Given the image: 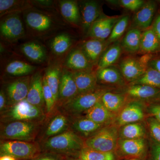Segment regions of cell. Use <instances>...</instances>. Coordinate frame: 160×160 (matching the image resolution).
<instances>
[{"label":"cell","mask_w":160,"mask_h":160,"mask_svg":"<svg viewBox=\"0 0 160 160\" xmlns=\"http://www.w3.org/2000/svg\"><path fill=\"white\" fill-rule=\"evenodd\" d=\"M39 143L42 152L66 157L79 156L85 147L84 139L70 129Z\"/></svg>","instance_id":"cell-1"},{"label":"cell","mask_w":160,"mask_h":160,"mask_svg":"<svg viewBox=\"0 0 160 160\" xmlns=\"http://www.w3.org/2000/svg\"><path fill=\"white\" fill-rule=\"evenodd\" d=\"M43 123L25 121L0 123V139L37 142Z\"/></svg>","instance_id":"cell-2"},{"label":"cell","mask_w":160,"mask_h":160,"mask_svg":"<svg viewBox=\"0 0 160 160\" xmlns=\"http://www.w3.org/2000/svg\"><path fill=\"white\" fill-rule=\"evenodd\" d=\"M46 118L43 109L33 106L25 99L7 107L0 113V123L15 121L43 123Z\"/></svg>","instance_id":"cell-3"},{"label":"cell","mask_w":160,"mask_h":160,"mask_svg":"<svg viewBox=\"0 0 160 160\" xmlns=\"http://www.w3.org/2000/svg\"><path fill=\"white\" fill-rule=\"evenodd\" d=\"M109 90L106 87L99 86L93 91L78 95L71 101L57 108L71 117L81 115L101 102L103 95Z\"/></svg>","instance_id":"cell-4"},{"label":"cell","mask_w":160,"mask_h":160,"mask_svg":"<svg viewBox=\"0 0 160 160\" xmlns=\"http://www.w3.org/2000/svg\"><path fill=\"white\" fill-rule=\"evenodd\" d=\"M42 152L38 142L0 141V156H10L17 160H29L36 157Z\"/></svg>","instance_id":"cell-5"},{"label":"cell","mask_w":160,"mask_h":160,"mask_svg":"<svg viewBox=\"0 0 160 160\" xmlns=\"http://www.w3.org/2000/svg\"><path fill=\"white\" fill-rule=\"evenodd\" d=\"M118 129L114 125L104 126L94 135L84 140L85 147L105 153L113 152L119 139Z\"/></svg>","instance_id":"cell-6"},{"label":"cell","mask_w":160,"mask_h":160,"mask_svg":"<svg viewBox=\"0 0 160 160\" xmlns=\"http://www.w3.org/2000/svg\"><path fill=\"white\" fill-rule=\"evenodd\" d=\"M71 117L56 108L43 122L37 142H40L70 129Z\"/></svg>","instance_id":"cell-7"},{"label":"cell","mask_w":160,"mask_h":160,"mask_svg":"<svg viewBox=\"0 0 160 160\" xmlns=\"http://www.w3.org/2000/svg\"><path fill=\"white\" fill-rule=\"evenodd\" d=\"M151 59L149 56L140 58L129 56L121 60L118 68L126 82L130 84L142 75Z\"/></svg>","instance_id":"cell-8"},{"label":"cell","mask_w":160,"mask_h":160,"mask_svg":"<svg viewBox=\"0 0 160 160\" xmlns=\"http://www.w3.org/2000/svg\"><path fill=\"white\" fill-rule=\"evenodd\" d=\"M20 12H13L6 15L1 19V37L8 42H16L25 35V28Z\"/></svg>","instance_id":"cell-9"},{"label":"cell","mask_w":160,"mask_h":160,"mask_svg":"<svg viewBox=\"0 0 160 160\" xmlns=\"http://www.w3.org/2000/svg\"><path fill=\"white\" fill-rule=\"evenodd\" d=\"M30 80L31 76H28L16 78L5 84L2 89L6 95L8 107L26 99Z\"/></svg>","instance_id":"cell-10"},{"label":"cell","mask_w":160,"mask_h":160,"mask_svg":"<svg viewBox=\"0 0 160 160\" xmlns=\"http://www.w3.org/2000/svg\"><path fill=\"white\" fill-rule=\"evenodd\" d=\"M146 117L145 106L142 101L132 100L126 105L117 115L114 125L119 128L130 123L138 122Z\"/></svg>","instance_id":"cell-11"},{"label":"cell","mask_w":160,"mask_h":160,"mask_svg":"<svg viewBox=\"0 0 160 160\" xmlns=\"http://www.w3.org/2000/svg\"><path fill=\"white\" fill-rule=\"evenodd\" d=\"M79 94L72 72L66 69L62 70L56 107L59 108Z\"/></svg>","instance_id":"cell-12"},{"label":"cell","mask_w":160,"mask_h":160,"mask_svg":"<svg viewBox=\"0 0 160 160\" xmlns=\"http://www.w3.org/2000/svg\"><path fill=\"white\" fill-rule=\"evenodd\" d=\"M81 25L84 32L87 33L93 23L102 15L100 3L96 1H82L78 2Z\"/></svg>","instance_id":"cell-13"},{"label":"cell","mask_w":160,"mask_h":160,"mask_svg":"<svg viewBox=\"0 0 160 160\" xmlns=\"http://www.w3.org/2000/svg\"><path fill=\"white\" fill-rule=\"evenodd\" d=\"M121 16L109 17L102 15L90 27L87 36L90 38L107 40L116 23Z\"/></svg>","instance_id":"cell-14"},{"label":"cell","mask_w":160,"mask_h":160,"mask_svg":"<svg viewBox=\"0 0 160 160\" xmlns=\"http://www.w3.org/2000/svg\"><path fill=\"white\" fill-rule=\"evenodd\" d=\"M156 8V2L155 1L145 2L143 6L133 15L131 28H137L142 31L150 28Z\"/></svg>","instance_id":"cell-15"},{"label":"cell","mask_w":160,"mask_h":160,"mask_svg":"<svg viewBox=\"0 0 160 160\" xmlns=\"http://www.w3.org/2000/svg\"><path fill=\"white\" fill-rule=\"evenodd\" d=\"M105 126L95 122L82 115L71 117L70 129L85 140L94 135Z\"/></svg>","instance_id":"cell-16"},{"label":"cell","mask_w":160,"mask_h":160,"mask_svg":"<svg viewBox=\"0 0 160 160\" xmlns=\"http://www.w3.org/2000/svg\"><path fill=\"white\" fill-rule=\"evenodd\" d=\"M96 75L99 86L122 87L127 84L118 67L114 66L97 70Z\"/></svg>","instance_id":"cell-17"},{"label":"cell","mask_w":160,"mask_h":160,"mask_svg":"<svg viewBox=\"0 0 160 160\" xmlns=\"http://www.w3.org/2000/svg\"><path fill=\"white\" fill-rule=\"evenodd\" d=\"M147 142L145 138L125 139L119 138L115 151L125 156L139 157L146 152Z\"/></svg>","instance_id":"cell-18"},{"label":"cell","mask_w":160,"mask_h":160,"mask_svg":"<svg viewBox=\"0 0 160 160\" xmlns=\"http://www.w3.org/2000/svg\"><path fill=\"white\" fill-rule=\"evenodd\" d=\"M110 45L107 40L89 38L83 42L81 48L92 65L97 66L103 52Z\"/></svg>","instance_id":"cell-19"},{"label":"cell","mask_w":160,"mask_h":160,"mask_svg":"<svg viewBox=\"0 0 160 160\" xmlns=\"http://www.w3.org/2000/svg\"><path fill=\"white\" fill-rule=\"evenodd\" d=\"M43 76L40 72H36L31 76L29 92L26 100L32 105L41 108L46 112L43 96Z\"/></svg>","instance_id":"cell-20"},{"label":"cell","mask_w":160,"mask_h":160,"mask_svg":"<svg viewBox=\"0 0 160 160\" xmlns=\"http://www.w3.org/2000/svg\"><path fill=\"white\" fill-rule=\"evenodd\" d=\"M79 94L93 91L98 85L96 71L92 70L72 72Z\"/></svg>","instance_id":"cell-21"},{"label":"cell","mask_w":160,"mask_h":160,"mask_svg":"<svg viewBox=\"0 0 160 160\" xmlns=\"http://www.w3.org/2000/svg\"><path fill=\"white\" fill-rule=\"evenodd\" d=\"M127 97L142 101L152 100L160 96V89L144 85H129L124 90Z\"/></svg>","instance_id":"cell-22"},{"label":"cell","mask_w":160,"mask_h":160,"mask_svg":"<svg viewBox=\"0 0 160 160\" xmlns=\"http://www.w3.org/2000/svg\"><path fill=\"white\" fill-rule=\"evenodd\" d=\"M66 69L71 72L92 70L93 66L89 62L81 48L72 49L65 62Z\"/></svg>","instance_id":"cell-23"},{"label":"cell","mask_w":160,"mask_h":160,"mask_svg":"<svg viewBox=\"0 0 160 160\" xmlns=\"http://www.w3.org/2000/svg\"><path fill=\"white\" fill-rule=\"evenodd\" d=\"M25 19L27 26L38 32H46L53 26L52 21L49 16L38 11L28 12L25 15Z\"/></svg>","instance_id":"cell-24"},{"label":"cell","mask_w":160,"mask_h":160,"mask_svg":"<svg viewBox=\"0 0 160 160\" xmlns=\"http://www.w3.org/2000/svg\"><path fill=\"white\" fill-rule=\"evenodd\" d=\"M82 115L95 122L105 126L109 125L116 117V115L109 111L101 101L83 113Z\"/></svg>","instance_id":"cell-25"},{"label":"cell","mask_w":160,"mask_h":160,"mask_svg":"<svg viewBox=\"0 0 160 160\" xmlns=\"http://www.w3.org/2000/svg\"><path fill=\"white\" fill-rule=\"evenodd\" d=\"M127 98L124 92H114L109 90L103 95L101 102L109 111L116 115L127 103Z\"/></svg>","instance_id":"cell-26"},{"label":"cell","mask_w":160,"mask_h":160,"mask_svg":"<svg viewBox=\"0 0 160 160\" xmlns=\"http://www.w3.org/2000/svg\"><path fill=\"white\" fill-rule=\"evenodd\" d=\"M142 32L135 28H131L128 30L120 42L123 51L130 54L140 52Z\"/></svg>","instance_id":"cell-27"},{"label":"cell","mask_w":160,"mask_h":160,"mask_svg":"<svg viewBox=\"0 0 160 160\" xmlns=\"http://www.w3.org/2000/svg\"><path fill=\"white\" fill-rule=\"evenodd\" d=\"M123 51L120 42L110 44L100 58L97 70L114 66L119 60Z\"/></svg>","instance_id":"cell-28"},{"label":"cell","mask_w":160,"mask_h":160,"mask_svg":"<svg viewBox=\"0 0 160 160\" xmlns=\"http://www.w3.org/2000/svg\"><path fill=\"white\" fill-rule=\"evenodd\" d=\"M60 11L61 14L69 22L74 25L81 24L78 2L71 0H63L59 2Z\"/></svg>","instance_id":"cell-29"},{"label":"cell","mask_w":160,"mask_h":160,"mask_svg":"<svg viewBox=\"0 0 160 160\" xmlns=\"http://www.w3.org/2000/svg\"><path fill=\"white\" fill-rule=\"evenodd\" d=\"M160 49V42L157 36L150 27L142 32L140 52L146 54L156 52Z\"/></svg>","instance_id":"cell-30"},{"label":"cell","mask_w":160,"mask_h":160,"mask_svg":"<svg viewBox=\"0 0 160 160\" xmlns=\"http://www.w3.org/2000/svg\"><path fill=\"white\" fill-rule=\"evenodd\" d=\"M23 54L33 62H42L46 59L47 54L45 47L36 42H28L21 47Z\"/></svg>","instance_id":"cell-31"},{"label":"cell","mask_w":160,"mask_h":160,"mask_svg":"<svg viewBox=\"0 0 160 160\" xmlns=\"http://www.w3.org/2000/svg\"><path fill=\"white\" fill-rule=\"evenodd\" d=\"M146 135V128L140 122L126 124L118 129V137L120 139L145 138Z\"/></svg>","instance_id":"cell-32"},{"label":"cell","mask_w":160,"mask_h":160,"mask_svg":"<svg viewBox=\"0 0 160 160\" xmlns=\"http://www.w3.org/2000/svg\"><path fill=\"white\" fill-rule=\"evenodd\" d=\"M36 67L21 61H12L6 66L5 71L7 74L13 77L28 76L34 72Z\"/></svg>","instance_id":"cell-33"},{"label":"cell","mask_w":160,"mask_h":160,"mask_svg":"<svg viewBox=\"0 0 160 160\" xmlns=\"http://www.w3.org/2000/svg\"><path fill=\"white\" fill-rule=\"evenodd\" d=\"M62 70L57 66H52L46 69L44 78L53 94L57 105L58 98L59 88Z\"/></svg>","instance_id":"cell-34"},{"label":"cell","mask_w":160,"mask_h":160,"mask_svg":"<svg viewBox=\"0 0 160 160\" xmlns=\"http://www.w3.org/2000/svg\"><path fill=\"white\" fill-rule=\"evenodd\" d=\"M129 85H146L160 89V73L148 66L142 75Z\"/></svg>","instance_id":"cell-35"},{"label":"cell","mask_w":160,"mask_h":160,"mask_svg":"<svg viewBox=\"0 0 160 160\" xmlns=\"http://www.w3.org/2000/svg\"><path fill=\"white\" fill-rule=\"evenodd\" d=\"M30 3L25 1L0 0L1 17L13 12H21L30 7Z\"/></svg>","instance_id":"cell-36"},{"label":"cell","mask_w":160,"mask_h":160,"mask_svg":"<svg viewBox=\"0 0 160 160\" xmlns=\"http://www.w3.org/2000/svg\"><path fill=\"white\" fill-rule=\"evenodd\" d=\"M72 44V40L69 35L61 33L55 37L51 43L52 50L55 54L59 55L66 52Z\"/></svg>","instance_id":"cell-37"},{"label":"cell","mask_w":160,"mask_h":160,"mask_svg":"<svg viewBox=\"0 0 160 160\" xmlns=\"http://www.w3.org/2000/svg\"><path fill=\"white\" fill-rule=\"evenodd\" d=\"M129 22L128 15L121 16L113 27V29L107 41L110 44L118 42L125 33Z\"/></svg>","instance_id":"cell-38"},{"label":"cell","mask_w":160,"mask_h":160,"mask_svg":"<svg viewBox=\"0 0 160 160\" xmlns=\"http://www.w3.org/2000/svg\"><path fill=\"white\" fill-rule=\"evenodd\" d=\"M43 96L46 106V116L51 113L56 109V104L51 89L46 82L43 76Z\"/></svg>","instance_id":"cell-39"},{"label":"cell","mask_w":160,"mask_h":160,"mask_svg":"<svg viewBox=\"0 0 160 160\" xmlns=\"http://www.w3.org/2000/svg\"><path fill=\"white\" fill-rule=\"evenodd\" d=\"M110 153L101 152L85 146L80 152L79 156L82 160H104Z\"/></svg>","instance_id":"cell-40"},{"label":"cell","mask_w":160,"mask_h":160,"mask_svg":"<svg viewBox=\"0 0 160 160\" xmlns=\"http://www.w3.org/2000/svg\"><path fill=\"white\" fill-rule=\"evenodd\" d=\"M147 124L152 140L160 144V123L152 117L147 118Z\"/></svg>","instance_id":"cell-41"},{"label":"cell","mask_w":160,"mask_h":160,"mask_svg":"<svg viewBox=\"0 0 160 160\" xmlns=\"http://www.w3.org/2000/svg\"><path fill=\"white\" fill-rule=\"evenodd\" d=\"M118 4L123 8L132 12H137L143 6L145 2L143 0H120Z\"/></svg>","instance_id":"cell-42"},{"label":"cell","mask_w":160,"mask_h":160,"mask_svg":"<svg viewBox=\"0 0 160 160\" xmlns=\"http://www.w3.org/2000/svg\"><path fill=\"white\" fill-rule=\"evenodd\" d=\"M66 156L52 152H42L36 157L29 160H65Z\"/></svg>","instance_id":"cell-43"},{"label":"cell","mask_w":160,"mask_h":160,"mask_svg":"<svg viewBox=\"0 0 160 160\" xmlns=\"http://www.w3.org/2000/svg\"><path fill=\"white\" fill-rule=\"evenodd\" d=\"M150 142L152 160H160V144L152 140Z\"/></svg>","instance_id":"cell-44"},{"label":"cell","mask_w":160,"mask_h":160,"mask_svg":"<svg viewBox=\"0 0 160 160\" xmlns=\"http://www.w3.org/2000/svg\"><path fill=\"white\" fill-rule=\"evenodd\" d=\"M149 112L160 123V105H152L149 106Z\"/></svg>","instance_id":"cell-45"},{"label":"cell","mask_w":160,"mask_h":160,"mask_svg":"<svg viewBox=\"0 0 160 160\" xmlns=\"http://www.w3.org/2000/svg\"><path fill=\"white\" fill-rule=\"evenodd\" d=\"M8 107L7 98L2 89L0 91V113L5 111Z\"/></svg>","instance_id":"cell-46"},{"label":"cell","mask_w":160,"mask_h":160,"mask_svg":"<svg viewBox=\"0 0 160 160\" xmlns=\"http://www.w3.org/2000/svg\"><path fill=\"white\" fill-rule=\"evenodd\" d=\"M160 42V14L157 17L152 26Z\"/></svg>","instance_id":"cell-47"},{"label":"cell","mask_w":160,"mask_h":160,"mask_svg":"<svg viewBox=\"0 0 160 160\" xmlns=\"http://www.w3.org/2000/svg\"><path fill=\"white\" fill-rule=\"evenodd\" d=\"M148 66L156 69L160 73V58H151L148 63Z\"/></svg>","instance_id":"cell-48"},{"label":"cell","mask_w":160,"mask_h":160,"mask_svg":"<svg viewBox=\"0 0 160 160\" xmlns=\"http://www.w3.org/2000/svg\"><path fill=\"white\" fill-rule=\"evenodd\" d=\"M33 2L40 6H51L52 3L51 1H34Z\"/></svg>","instance_id":"cell-49"},{"label":"cell","mask_w":160,"mask_h":160,"mask_svg":"<svg viewBox=\"0 0 160 160\" xmlns=\"http://www.w3.org/2000/svg\"><path fill=\"white\" fill-rule=\"evenodd\" d=\"M0 160H17L15 158L8 155L0 156Z\"/></svg>","instance_id":"cell-50"},{"label":"cell","mask_w":160,"mask_h":160,"mask_svg":"<svg viewBox=\"0 0 160 160\" xmlns=\"http://www.w3.org/2000/svg\"><path fill=\"white\" fill-rule=\"evenodd\" d=\"M65 160H82L79 156L66 157Z\"/></svg>","instance_id":"cell-51"},{"label":"cell","mask_w":160,"mask_h":160,"mask_svg":"<svg viewBox=\"0 0 160 160\" xmlns=\"http://www.w3.org/2000/svg\"><path fill=\"white\" fill-rule=\"evenodd\" d=\"M104 160H115V156L113 152H111L109 156Z\"/></svg>","instance_id":"cell-52"},{"label":"cell","mask_w":160,"mask_h":160,"mask_svg":"<svg viewBox=\"0 0 160 160\" xmlns=\"http://www.w3.org/2000/svg\"><path fill=\"white\" fill-rule=\"evenodd\" d=\"M129 160H140L138 158H134L131 159H130Z\"/></svg>","instance_id":"cell-53"},{"label":"cell","mask_w":160,"mask_h":160,"mask_svg":"<svg viewBox=\"0 0 160 160\" xmlns=\"http://www.w3.org/2000/svg\"><path fill=\"white\" fill-rule=\"evenodd\" d=\"M158 3L160 4V0H159V1H158Z\"/></svg>","instance_id":"cell-54"}]
</instances>
